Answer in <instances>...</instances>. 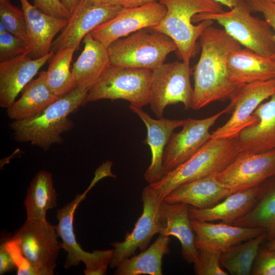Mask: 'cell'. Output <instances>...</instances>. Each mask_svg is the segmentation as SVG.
I'll list each match as a JSON object with an SVG mask.
<instances>
[{"label":"cell","mask_w":275,"mask_h":275,"mask_svg":"<svg viewBox=\"0 0 275 275\" xmlns=\"http://www.w3.org/2000/svg\"><path fill=\"white\" fill-rule=\"evenodd\" d=\"M152 70L110 65L89 88L87 102L123 99L142 107L149 103Z\"/></svg>","instance_id":"obj_7"},{"label":"cell","mask_w":275,"mask_h":275,"mask_svg":"<svg viewBox=\"0 0 275 275\" xmlns=\"http://www.w3.org/2000/svg\"><path fill=\"white\" fill-rule=\"evenodd\" d=\"M54 54L51 51L44 57L33 59L28 53H24L1 62V107L6 109L10 107L18 94Z\"/></svg>","instance_id":"obj_17"},{"label":"cell","mask_w":275,"mask_h":275,"mask_svg":"<svg viewBox=\"0 0 275 275\" xmlns=\"http://www.w3.org/2000/svg\"><path fill=\"white\" fill-rule=\"evenodd\" d=\"M251 12H260L273 30L275 43V1L272 0H245Z\"/></svg>","instance_id":"obj_38"},{"label":"cell","mask_w":275,"mask_h":275,"mask_svg":"<svg viewBox=\"0 0 275 275\" xmlns=\"http://www.w3.org/2000/svg\"><path fill=\"white\" fill-rule=\"evenodd\" d=\"M266 239L264 232L243 244L231 246L221 254L222 267L232 275L250 274L260 245Z\"/></svg>","instance_id":"obj_32"},{"label":"cell","mask_w":275,"mask_h":275,"mask_svg":"<svg viewBox=\"0 0 275 275\" xmlns=\"http://www.w3.org/2000/svg\"><path fill=\"white\" fill-rule=\"evenodd\" d=\"M21 92L20 98L7 108L8 117L13 121L27 120L37 117L60 97L49 88L45 71L41 72Z\"/></svg>","instance_id":"obj_26"},{"label":"cell","mask_w":275,"mask_h":275,"mask_svg":"<svg viewBox=\"0 0 275 275\" xmlns=\"http://www.w3.org/2000/svg\"><path fill=\"white\" fill-rule=\"evenodd\" d=\"M260 186L259 196L254 207L232 225L262 228L269 241L275 237V176L265 180Z\"/></svg>","instance_id":"obj_29"},{"label":"cell","mask_w":275,"mask_h":275,"mask_svg":"<svg viewBox=\"0 0 275 275\" xmlns=\"http://www.w3.org/2000/svg\"><path fill=\"white\" fill-rule=\"evenodd\" d=\"M84 48L71 69L76 87L89 88L111 65L107 47L90 33L84 38Z\"/></svg>","instance_id":"obj_27"},{"label":"cell","mask_w":275,"mask_h":275,"mask_svg":"<svg viewBox=\"0 0 275 275\" xmlns=\"http://www.w3.org/2000/svg\"><path fill=\"white\" fill-rule=\"evenodd\" d=\"M259 185L231 194L215 205L207 208H189L191 219L199 222L220 220L232 225L249 212L256 204L260 192Z\"/></svg>","instance_id":"obj_24"},{"label":"cell","mask_w":275,"mask_h":275,"mask_svg":"<svg viewBox=\"0 0 275 275\" xmlns=\"http://www.w3.org/2000/svg\"><path fill=\"white\" fill-rule=\"evenodd\" d=\"M166 7L159 2L143 6L123 8L110 20L90 33L107 47L114 41L139 30L157 25L166 14Z\"/></svg>","instance_id":"obj_15"},{"label":"cell","mask_w":275,"mask_h":275,"mask_svg":"<svg viewBox=\"0 0 275 275\" xmlns=\"http://www.w3.org/2000/svg\"><path fill=\"white\" fill-rule=\"evenodd\" d=\"M189 208V205L185 203H168L162 201L158 233L176 237L181 245L182 258L188 263L194 264L198 259V249L195 244Z\"/></svg>","instance_id":"obj_21"},{"label":"cell","mask_w":275,"mask_h":275,"mask_svg":"<svg viewBox=\"0 0 275 275\" xmlns=\"http://www.w3.org/2000/svg\"><path fill=\"white\" fill-rule=\"evenodd\" d=\"M100 179L95 176L88 188L81 194L57 211L58 224L55 226L58 236L62 239L61 249L67 255L64 267L68 269L78 266L82 262L86 266L85 275H104L106 274L113 256L114 249L95 250L93 252L85 251L77 242L73 229L74 214L79 203L85 199L89 190Z\"/></svg>","instance_id":"obj_8"},{"label":"cell","mask_w":275,"mask_h":275,"mask_svg":"<svg viewBox=\"0 0 275 275\" xmlns=\"http://www.w3.org/2000/svg\"><path fill=\"white\" fill-rule=\"evenodd\" d=\"M191 225L198 250L206 249L221 253L265 232V229L260 227H241L223 222L213 224L191 219Z\"/></svg>","instance_id":"obj_20"},{"label":"cell","mask_w":275,"mask_h":275,"mask_svg":"<svg viewBox=\"0 0 275 275\" xmlns=\"http://www.w3.org/2000/svg\"><path fill=\"white\" fill-rule=\"evenodd\" d=\"M275 94V78L238 86L230 98L232 115L222 126L213 131L211 138L236 137L244 128L255 124L253 115L261 102Z\"/></svg>","instance_id":"obj_11"},{"label":"cell","mask_w":275,"mask_h":275,"mask_svg":"<svg viewBox=\"0 0 275 275\" xmlns=\"http://www.w3.org/2000/svg\"><path fill=\"white\" fill-rule=\"evenodd\" d=\"M233 194L211 176L183 184L168 195L163 201L168 203H185L203 209L211 207Z\"/></svg>","instance_id":"obj_25"},{"label":"cell","mask_w":275,"mask_h":275,"mask_svg":"<svg viewBox=\"0 0 275 275\" xmlns=\"http://www.w3.org/2000/svg\"><path fill=\"white\" fill-rule=\"evenodd\" d=\"M6 32H7V31L5 25L1 21H0V35L3 34Z\"/></svg>","instance_id":"obj_46"},{"label":"cell","mask_w":275,"mask_h":275,"mask_svg":"<svg viewBox=\"0 0 275 275\" xmlns=\"http://www.w3.org/2000/svg\"><path fill=\"white\" fill-rule=\"evenodd\" d=\"M240 152L237 136L219 139L210 138L190 158L166 173L158 181L149 185L163 200L183 184L215 176L225 169Z\"/></svg>","instance_id":"obj_3"},{"label":"cell","mask_w":275,"mask_h":275,"mask_svg":"<svg viewBox=\"0 0 275 275\" xmlns=\"http://www.w3.org/2000/svg\"><path fill=\"white\" fill-rule=\"evenodd\" d=\"M222 253L209 250L199 249L197 261L194 264V271L197 275H228L220 262Z\"/></svg>","instance_id":"obj_34"},{"label":"cell","mask_w":275,"mask_h":275,"mask_svg":"<svg viewBox=\"0 0 275 275\" xmlns=\"http://www.w3.org/2000/svg\"><path fill=\"white\" fill-rule=\"evenodd\" d=\"M275 176V149L261 153L240 152L215 178L233 193L260 185Z\"/></svg>","instance_id":"obj_13"},{"label":"cell","mask_w":275,"mask_h":275,"mask_svg":"<svg viewBox=\"0 0 275 275\" xmlns=\"http://www.w3.org/2000/svg\"><path fill=\"white\" fill-rule=\"evenodd\" d=\"M34 6L48 15L67 19L71 16L60 0H34Z\"/></svg>","instance_id":"obj_39"},{"label":"cell","mask_w":275,"mask_h":275,"mask_svg":"<svg viewBox=\"0 0 275 275\" xmlns=\"http://www.w3.org/2000/svg\"><path fill=\"white\" fill-rule=\"evenodd\" d=\"M28 52L24 40L8 31L0 35V62Z\"/></svg>","instance_id":"obj_35"},{"label":"cell","mask_w":275,"mask_h":275,"mask_svg":"<svg viewBox=\"0 0 275 275\" xmlns=\"http://www.w3.org/2000/svg\"><path fill=\"white\" fill-rule=\"evenodd\" d=\"M0 21L7 31L26 41V26L23 12L11 3L0 0Z\"/></svg>","instance_id":"obj_33"},{"label":"cell","mask_w":275,"mask_h":275,"mask_svg":"<svg viewBox=\"0 0 275 275\" xmlns=\"http://www.w3.org/2000/svg\"><path fill=\"white\" fill-rule=\"evenodd\" d=\"M221 5H225L228 7L230 9L235 6L238 0H213Z\"/></svg>","instance_id":"obj_43"},{"label":"cell","mask_w":275,"mask_h":275,"mask_svg":"<svg viewBox=\"0 0 275 275\" xmlns=\"http://www.w3.org/2000/svg\"><path fill=\"white\" fill-rule=\"evenodd\" d=\"M271 59L273 60V61L275 63V53L273 54V55L272 56V57H271Z\"/></svg>","instance_id":"obj_47"},{"label":"cell","mask_w":275,"mask_h":275,"mask_svg":"<svg viewBox=\"0 0 275 275\" xmlns=\"http://www.w3.org/2000/svg\"><path fill=\"white\" fill-rule=\"evenodd\" d=\"M26 22L28 54L38 59L51 51L55 36L66 26L68 19L48 15L28 0H19Z\"/></svg>","instance_id":"obj_19"},{"label":"cell","mask_w":275,"mask_h":275,"mask_svg":"<svg viewBox=\"0 0 275 275\" xmlns=\"http://www.w3.org/2000/svg\"><path fill=\"white\" fill-rule=\"evenodd\" d=\"M143 211L134 227L122 241L112 243L114 252L110 268H116L125 259L134 255L137 250L147 249L153 237L158 233L161 200L155 190L149 184L142 193Z\"/></svg>","instance_id":"obj_12"},{"label":"cell","mask_w":275,"mask_h":275,"mask_svg":"<svg viewBox=\"0 0 275 275\" xmlns=\"http://www.w3.org/2000/svg\"><path fill=\"white\" fill-rule=\"evenodd\" d=\"M14 268L15 264L4 242L0 246V274L9 272Z\"/></svg>","instance_id":"obj_40"},{"label":"cell","mask_w":275,"mask_h":275,"mask_svg":"<svg viewBox=\"0 0 275 275\" xmlns=\"http://www.w3.org/2000/svg\"><path fill=\"white\" fill-rule=\"evenodd\" d=\"M245 0H238L228 11L195 15L193 22L216 21L240 45L264 57L271 58L275 53L273 32L265 20L253 16Z\"/></svg>","instance_id":"obj_6"},{"label":"cell","mask_w":275,"mask_h":275,"mask_svg":"<svg viewBox=\"0 0 275 275\" xmlns=\"http://www.w3.org/2000/svg\"><path fill=\"white\" fill-rule=\"evenodd\" d=\"M253 115L258 121L237 136L240 152L261 153L275 149V94L261 103Z\"/></svg>","instance_id":"obj_23"},{"label":"cell","mask_w":275,"mask_h":275,"mask_svg":"<svg viewBox=\"0 0 275 275\" xmlns=\"http://www.w3.org/2000/svg\"><path fill=\"white\" fill-rule=\"evenodd\" d=\"M57 237L55 226L47 221L26 218L12 237L17 242L37 275H52L61 249Z\"/></svg>","instance_id":"obj_10"},{"label":"cell","mask_w":275,"mask_h":275,"mask_svg":"<svg viewBox=\"0 0 275 275\" xmlns=\"http://www.w3.org/2000/svg\"><path fill=\"white\" fill-rule=\"evenodd\" d=\"M129 108L139 117L147 128V137L144 143L150 148L151 160L144 174V178L149 184L153 183L160 180L164 175L163 161L166 147L174 129L182 127L186 119L172 120L163 117L155 119L142 107L130 105Z\"/></svg>","instance_id":"obj_18"},{"label":"cell","mask_w":275,"mask_h":275,"mask_svg":"<svg viewBox=\"0 0 275 275\" xmlns=\"http://www.w3.org/2000/svg\"><path fill=\"white\" fill-rule=\"evenodd\" d=\"M166 14L156 25L150 29L163 33L175 43L182 61L189 64L197 52V40L213 20H205L197 25L193 17L202 13H217L224 11L222 5L213 0H160Z\"/></svg>","instance_id":"obj_4"},{"label":"cell","mask_w":275,"mask_h":275,"mask_svg":"<svg viewBox=\"0 0 275 275\" xmlns=\"http://www.w3.org/2000/svg\"><path fill=\"white\" fill-rule=\"evenodd\" d=\"M4 243L13 259L17 275H37L15 239L11 237Z\"/></svg>","instance_id":"obj_37"},{"label":"cell","mask_w":275,"mask_h":275,"mask_svg":"<svg viewBox=\"0 0 275 275\" xmlns=\"http://www.w3.org/2000/svg\"><path fill=\"white\" fill-rule=\"evenodd\" d=\"M251 273L254 275H275V250L260 247Z\"/></svg>","instance_id":"obj_36"},{"label":"cell","mask_w":275,"mask_h":275,"mask_svg":"<svg viewBox=\"0 0 275 275\" xmlns=\"http://www.w3.org/2000/svg\"><path fill=\"white\" fill-rule=\"evenodd\" d=\"M89 87H76L60 96L37 117L27 120L13 121L10 124L14 140L29 142L44 151L63 142L62 134L73 127L68 115L87 103Z\"/></svg>","instance_id":"obj_2"},{"label":"cell","mask_w":275,"mask_h":275,"mask_svg":"<svg viewBox=\"0 0 275 275\" xmlns=\"http://www.w3.org/2000/svg\"><path fill=\"white\" fill-rule=\"evenodd\" d=\"M191 71L189 64L183 61L163 63L152 70L149 104L156 117H162L169 105L182 103L185 109L190 108L194 93Z\"/></svg>","instance_id":"obj_9"},{"label":"cell","mask_w":275,"mask_h":275,"mask_svg":"<svg viewBox=\"0 0 275 275\" xmlns=\"http://www.w3.org/2000/svg\"><path fill=\"white\" fill-rule=\"evenodd\" d=\"M170 238L159 234L148 248L121 261L115 275H162V260L170 252Z\"/></svg>","instance_id":"obj_28"},{"label":"cell","mask_w":275,"mask_h":275,"mask_svg":"<svg viewBox=\"0 0 275 275\" xmlns=\"http://www.w3.org/2000/svg\"><path fill=\"white\" fill-rule=\"evenodd\" d=\"M98 2L106 4H120L121 0H96Z\"/></svg>","instance_id":"obj_44"},{"label":"cell","mask_w":275,"mask_h":275,"mask_svg":"<svg viewBox=\"0 0 275 275\" xmlns=\"http://www.w3.org/2000/svg\"><path fill=\"white\" fill-rule=\"evenodd\" d=\"M266 247L270 250H275V237L268 241Z\"/></svg>","instance_id":"obj_45"},{"label":"cell","mask_w":275,"mask_h":275,"mask_svg":"<svg viewBox=\"0 0 275 275\" xmlns=\"http://www.w3.org/2000/svg\"><path fill=\"white\" fill-rule=\"evenodd\" d=\"M201 53L194 68V93L190 108L199 109L216 101L230 99L237 88L228 77L227 59L241 45L224 29L210 25L201 35Z\"/></svg>","instance_id":"obj_1"},{"label":"cell","mask_w":275,"mask_h":275,"mask_svg":"<svg viewBox=\"0 0 275 275\" xmlns=\"http://www.w3.org/2000/svg\"><path fill=\"white\" fill-rule=\"evenodd\" d=\"M76 50L72 46H64L58 49L51 58L46 71V83L52 92L62 96L76 87L70 64Z\"/></svg>","instance_id":"obj_31"},{"label":"cell","mask_w":275,"mask_h":275,"mask_svg":"<svg viewBox=\"0 0 275 275\" xmlns=\"http://www.w3.org/2000/svg\"><path fill=\"white\" fill-rule=\"evenodd\" d=\"M64 6L71 13L74 11L80 0H60Z\"/></svg>","instance_id":"obj_42"},{"label":"cell","mask_w":275,"mask_h":275,"mask_svg":"<svg viewBox=\"0 0 275 275\" xmlns=\"http://www.w3.org/2000/svg\"><path fill=\"white\" fill-rule=\"evenodd\" d=\"M177 49L170 37L150 28L119 38L107 47L111 65L151 70L162 65Z\"/></svg>","instance_id":"obj_5"},{"label":"cell","mask_w":275,"mask_h":275,"mask_svg":"<svg viewBox=\"0 0 275 275\" xmlns=\"http://www.w3.org/2000/svg\"><path fill=\"white\" fill-rule=\"evenodd\" d=\"M123 8L119 4L80 0L67 25L52 42L51 51L55 52L64 46H72L77 49L86 35L114 17Z\"/></svg>","instance_id":"obj_14"},{"label":"cell","mask_w":275,"mask_h":275,"mask_svg":"<svg viewBox=\"0 0 275 275\" xmlns=\"http://www.w3.org/2000/svg\"><path fill=\"white\" fill-rule=\"evenodd\" d=\"M230 81L236 86L275 78V63L271 58L248 48L231 51L227 59Z\"/></svg>","instance_id":"obj_22"},{"label":"cell","mask_w":275,"mask_h":275,"mask_svg":"<svg viewBox=\"0 0 275 275\" xmlns=\"http://www.w3.org/2000/svg\"><path fill=\"white\" fill-rule=\"evenodd\" d=\"M57 198L52 174L39 171L31 181L24 201L26 218L47 221L46 212L57 206Z\"/></svg>","instance_id":"obj_30"},{"label":"cell","mask_w":275,"mask_h":275,"mask_svg":"<svg viewBox=\"0 0 275 275\" xmlns=\"http://www.w3.org/2000/svg\"><path fill=\"white\" fill-rule=\"evenodd\" d=\"M272 1H275V0H272Z\"/></svg>","instance_id":"obj_48"},{"label":"cell","mask_w":275,"mask_h":275,"mask_svg":"<svg viewBox=\"0 0 275 275\" xmlns=\"http://www.w3.org/2000/svg\"><path fill=\"white\" fill-rule=\"evenodd\" d=\"M160 0H121L120 4L123 8H132L145 6Z\"/></svg>","instance_id":"obj_41"},{"label":"cell","mask_w":275,"mask_h":275,"mask_svg":"<svg viewBox=\"0 0 275 275\" xmlns=\"http://www.w3.org/2000/svg\"><path fill=\"white\" fill-rule=\"evenodd\" d=\"M231 111L229 104L209 117L186 119L182 130L173 133L166 146L163 161L164 174L184 162L200 149L211 138L210 127L222 115Z\"/></svg>","instance_id":"obj_16"}]
</instances>
